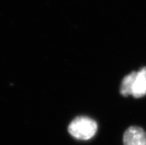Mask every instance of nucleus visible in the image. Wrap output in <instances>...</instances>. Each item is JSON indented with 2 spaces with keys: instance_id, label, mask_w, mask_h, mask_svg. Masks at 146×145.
Segmentation results:
<instances>
[{
  "instance_id": "7ed1b4c3",
  "label": "nucleus",
  "mask_w": 146,
  "mask_h": 145,
  "mask_svg": "<svg viewBox=\"0 0 146 145\" xmlns=\"http://www.w3.org/2000/svg\"><path fill=\"white\" fill-rule=\"evenodd\" d=\"M146 95V68L137 72L132 87V95L134 98H141Z\"/></svg>"
},
{
  "instance_id": "20e7f679",
  "label": "nucleus",
  "mask_w": 146,
  "mask_h": 145,
  "mask_svg": "<svg viewBox=\"0 0 146 145\" xmlns=\"http://www.w3.org/2000/svg\"><path fill=\"white\" fill-rule=\"evenodd\" d=\"M137 72L133 71L123 78L120 86V93L122 96H128L132 95V87Z\"/></svg>"
},
{
  "instance_id": "f03ea898",
  "label": "nucleus",
  "mask_w": 146,
  "mask_h": 145,
  "mask_svg": "<svg viewBox=\"0 0 146 145\" xmlns=\"http://www.w3.org/2000/svg\"><path fill=\"white\" fill-rule=\"evenodd\" d=\"M124 145H146V132L141 127H131L123 136Z\"/></svg>"
},
{
  "instance_id": "f257e3e1",
  "label": "nucleus",
  "mask_w": 146,
  "mask_h": 145,
  "mask_svg": "<svg viewBox=\"0 0 146 145\" xmlns=\"http://www.w3.org/2000/svg\"><path fill=\"white\" fill-rule=\"evenodd\" d=\"M97 124L94 120L85 116L75 118L68 127V132L73 137L80 140H88L96 134Z\"/></svg>"
}]
</instances>
